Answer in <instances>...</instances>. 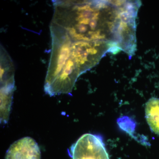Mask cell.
Returning <instances> with one entry per match:
<instances>
[{
  "label": "cell",
  "mask_w": 159,
  "mask_h": 159,
  "mask_svg": "<svg viewBox=\"0 0 159 159\" xmlns=\"http://www.w3.org/2000/svg\"><path fill=\"white\" fill-rule=\"evenodd\" d=\"M6 159H41V152L35 140L25 137L11 144L6 153Z\"/></svg>",
  "instance_id": "cell-6"
},
{
  "label": "cell",
  "mask_w": 159,
  "mask_h": 159,
  "mask_svg": "<svg viewBox=\"0 0 159 159\" xmlns=\"http://www.w3.org/2000/svg\"><path fill=\"white\" fill-rule=\"evenodd\" d=\"M69 154L72 159H110L101 137L86 134L72 145Z\"/></svg>",
  "instance_id": "cell-5"
},
{
  "label": "cell",
  "mask_w": 159,
  "mask_h": 159,
  "mask_svg": "<svg viewBox=\"0 0 159 159\" xmlns=\"http://www.w3.org/2000/svg\"><path fill=\"white\" fill-rule=\"evenodd\" d=\"M15 84L14 68L11 57L1 48V119L6 124L9 120Z\"/></svg>",
  "instance_id": "cell-4"
},
{
  "label": "cell",
  "mask_w": 159,
  "mask_h": 159,
  "mask_svg": "<svg viewBox=\"0 0 159 159\" xmlns=\"http://www.w3.org/2000/svg\"><path fill=\"white\" fill-rule=\"evenodd\" d=\"M145 118L151 130L159 135V99L152 97L146 102Z\"/></svg>",
  "instance_id": "cell-7"
},
{
  "label": "cell",
  "mask_w": 159,
  "mask_h": 159,
  "mask_svg": "<svg viewBox=\"0 0 159 159\" xmlns=\"http://www.w3.org/2000/svg\"><path fill=\"white\" fill-rule=\"evenodd\" d=\"M51 57L44 84V91L51 97L71 93L81 75L71 51V39L64 30L51 24Z\"/></svg>",
  "instance_id": "cell-2"
},
{
  "label": "cell",
  "mask_w": 159,
  "mask_h": 159,
  "mask_svg": "<svg viewBox=\"0 0 159 159\" xmlns=\"http://www.w3.org/2000/svg\"><path fill=\"white\" fill-rule=\"evenodd\" d=\"M71 48L81 74L97 65L107 52L116 54L119 51L110 43L101 41H74L71 39Z\"/></svg>",
  "instance_id": "cell-3"
},
{
  "label": "cell",
  "mask_w": 159,
  "mask_h": 159,
  "mask_svg": "<svg viewBox=\"0 0 159 159\" xmlns=\"http://www.w3.org/2000/svg\"><path fill=\"white\" fill-rule=\"evenodd\" d=\"M51 23L74 41H101L117 49L129 25L124 1H55Z\"/></svg>",
  "instance_id": "cell-1"
}]
</instances>
